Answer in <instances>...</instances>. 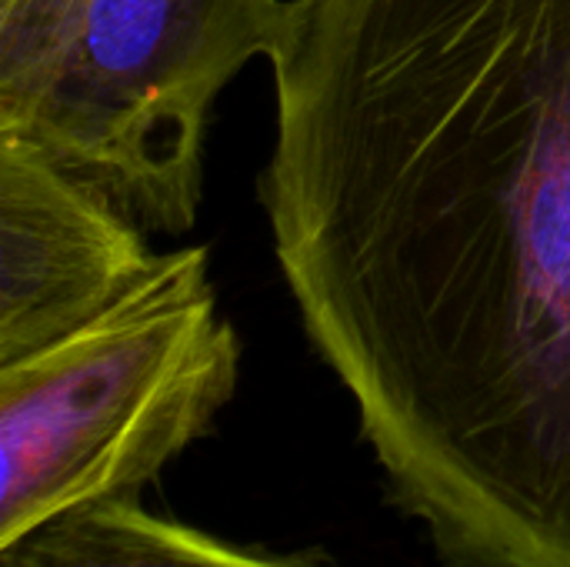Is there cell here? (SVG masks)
Returning a JSON list of instances; mask_svg holds the SVG:
<instances>
[{
  "label": "cell",
  "instance_id": "obj_3",
  "mask_svg": "<svg viewBox=\"0 0 570 567\" xmlns=\"http://www.w3.org/2000/svg\"><path fill=\"white\" fill-rule=\"evenodd\" d=\"M240 384L207 247L157 254L83 328L0 364V545L104 501H134L214 431Z\"/></svg>",
  "mask_w": 570,
  "mask_h": 567
},
{
  "label": "cell",
  "instance_id": "obj_1",
  "mask_svg": "<svg viewBox=\"0 0 570 567\" xmlns=\"http://www.w3.org/2000/svg\"><path fill=\"white\" fill-rule=\"evenodd\" d=\"M257 180L317 358L468 567H570V0H287Z\"/></svg>",
  "mask_w": 570,
  "mask_h": 567
},
{
  "label": "cell",
  "instance_id": "obj_5",
  "mask_svg": "<svg viewBox=\"0 0 570 567\" xmlns=\"http://www.w3.org/2000/svg\"><path fill=\"white\" fill-rule=\"evenodd\" d=\"M0 567H307L247 555L137 501H104L57 515L0 545Z\"/></svg>",
  "mask_w": 570,
  "mask_h": 567
},
{
  "label": "cell",
  "instance_id": "obj_2",
  "mask_svg": "<svg viewBox=\"0 0 570 567\" xmlns=\"http://www.w3.org/2000/svg\"><path fill=\"white\" fill-rule=\"evenodd\" d=\"M287 0H0V134L187 234L220 90L271 57Z\"/></svg>",
  "mask_w": 570,
  "mask_h": 567
},
{
  "label": "cell",
  "instance_id": "obj_4",
  "mask_svg": "<svg viewBox=\"0 0 570 567\" xmlns=\"http://www.w3.org/2000/svg\"><path fill=\"white\" fill-rule=\"evenodd\" d=\"M144 234L37 144L0 134V364L120 301L157 261Z\"/></svg>",
  "mask_w": 570,
  "mask_h": 567
}]
</instances>
